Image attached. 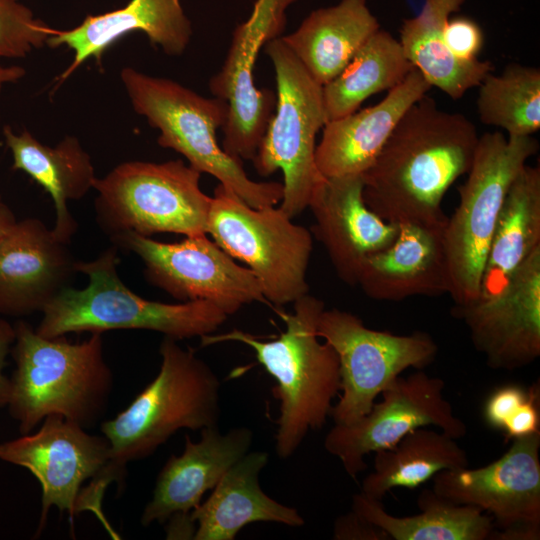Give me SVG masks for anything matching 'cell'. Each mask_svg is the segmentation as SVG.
I'll return each instance as SVG.
<instances>
[{"mask_svg": "<svg viewBox=\"0 0 540 540\" xmlns=\"http://www.w3.org/2000/svg\"><path fill=\"white\" fill-rule=\"evenodd\" d=\"M539 149L532 136L484 133L478 138L459 204L444 228L450 291L456 305L481 293L486 258L508 190L527 160Z\"/></svg>", "mask_w": 540, "mask_h": 540, "instance_id": "52a82bcc", "label": "cell"}, {"mask_svg": "<svg viewBox=\"0 0 540 540\" xmlns=\"http://www.w3.org/2000/svg\"><path fill=\"white\" fill-rule=\"evenodd\" d=\"M479 119L504 129L508 136H531L540 128V70L516 63L479 85Z\"/></svg>", "mask_w": 540, "mask_h": 540, "instance_id": "1f68e13d", "label": "cell"}, {"mask_svg": "<svg viewBox=\"0 0 540 540\" xmlns=\"http://www.w3.org/2000/svg\"><path fill=\"white\" fill-rule=\"evenodd\" d=\"M333 538L336 540H390L384 531L361 518L353 510L336 519Z\"/></svg>", "mask_w": 540, "mask_h": 540, "instance_id": "8d00e7d4", "label": "cell"}, {"mask_svg": "<svg viewBox=\"0 0 540 540\" xmlns=\"http://www.w3.org/2000/svg\"><path fill=\"white\" fill-rule=\"evenodd\" d=\"M268 460L267 452H248L222 476L208 499L191 513L197 523L193 539L233 540L254 522L304 525L297 509L275 501L260 487L259 474Z\"/></svg>", "mask_w": 540, "mask_h": 540, "instance_id": "cb8c5ba5", "label": "cell"}, {"mask_svg": "<svg viewBox=\"0 0 540 540\" xmlns=\"http://www.w3.org/2000/svg\"><path fill=\"white\" fill-rule=\"evenodd\" d=\"M478 138L465 115L442 110L424 95L406 111L362 174L366 205L394 224H445L443 197L468 173Z\"/></svg>", "mask_w": 540, "mask_h": 540, "instance_id": "6da1fadb", "label": "cell"}, {"mask_svg": "<svg viewBox=\"0 0 540 540\" xmlns=\"http://www.w3.org/2000/svg\"><path fill=\"white\" fill-rule=\"evenodd\" d=\"M201 174L181 159L120 163L94 183L97 224L110 238L207 234L212 197L200 187Z\"/></svg>", "mask_w": 540, "mask_h": 540, "instance_id": "ba28073f", "label": "cell"}, {"mask_svg": "<svg viewBox=\"0 0 540 540\" xmlns=\"http://www.w3.org/2000/svg\"><path fill=\"white\" fill-rule=\"evenodd\" d=\"M295 1L256 0L248 19L234 29L225 61L209 81L214 97L228 104L222 148L241 161L254 158L276 105L273 91L255 85L258 54L281 36L286 11Z\"/></svg>", "mask_w": 540, "mask_h": 540, "instance_id": "9a60e30c", "label": "cell"}, {"mask_svg": "<svg viewBox=\"0 0 540 540\" xmlns=\"http://www.w3.org/2000/svg\"><path fill=\"white\" fill-rule=\"evenodd\" d=\"M317 334L337 354L342 395L332 406L335 424L350 425L365 416L381 391L406 369H423L438 351L432 337L421 331L396 335L366 327L356 315L324 309Z\"/></svg>", "mask_w": 540, "mask_h": 540, "instance_id": "8fae6325", "label": "cell"}, {"mask_svg": "<svg viewBox=\"0 0 540 540\" xmlns=\"http://www.w3.org/2000/svg\"><path fill=\"white\" fill-rule=\"evenodd\" d=\"M264 47L275 71L276 112L252 162L260 176L282 171L283 198L279 207L293 219L308 208L315 188L325 178L315 159L316 135L327 122L323 86L281 36Z\"/></svg>", "mask_w": 540, "mask_h": 540, "instance_id": "9c48e42d", "label": "cell"}, {"mask_svg": "<svg viewBox=\"0 0 540 540\" xmlns=\"http://www.w3.org/2000/svg\"><path fill=\"white\" fill-rule=\"evenodd\" d=\"M379 29L367 0H341L313 10L295 31L281 38L310 75L324 86L341 73Z\"/></svg>", "mask_w": 540, "mask_h": 540, "instance_id": "484cf974", "label": "cell"}, {"mask_svg": "<svg viewBox=\"0 0 540 540\" xmlns=\"http://www.w3.org/2000/svg\"><path fill=\"white\" fill-rule=\"evenodd\" d=\"M538 248L540 168L526 164L511 184L501 207L486 258L479 297L498 291Z\"/></svg>", "mask_w": 540, "mask_h": 540, "instance_id": "83f0119b", "label": "cell"}, {"mask_svg": "<svg viewBox=\"0 0 540 540\" xmlns=\"http://www.w3.org/2000/svg\"><path fill=\"white\" fill-rule=\"evenodd\" d=\"M15 331L11 352L16 369L7 407L20 433H31L49 415H60L85 429L94 426L113 389L102 333L72 343L65 336L43 337L25 321H18Z\"/></svg>", "mask_w": 540, "mask_h": 540, "instance_id": "277c9868", "label": "cell"}, {"mask_svg": "<svg viewBox=\"0 0 540 540\" xmlns=\"http://www.w3.org/2000/svg\"><path fill=\"white\" fill-rule=\"evenodd\" d=\"M362 174L324 178L315 188L308 208L313 232L323 244L338 277L356 286L364 261L389 246L398 225L374 213L363 198Z\"/></svg>", "mask_w": 540, "mask_h": 540, "instance_id": "ffe728a7", "label": "cell"}, {"mask_svg": "<svg viewBox=\"0 0 540 540\" xmlns=\"http://www.w3.org/2000/svg\"><path fill=\"white\" fill-rule=\"evenodd\" d=\"M431 87L414 68L376 105L326 122L315 152L321 175L363 174L406 111Z\"/></svg>", "mask_w": 540, "mask_h": 540, "instance_id": "603a6c76", "label": "cell"}, {"mask_svg": "<svg viewBox=\"0 0 540 540\" xmlns=\"http://www.w3.org/2000/svg\"><path fill=\"white\" fill-rule=\"evenodd\" d=\"M156 377L113 419L101 424L110 445V458L83 489L87 503L100 508L106 487L125 478L130 461L152 455L180 429L217 426L221 383L210 366L192 349L164 336Z\"/></svg>", "mask_w": 540, "mask_h": 540, "instance_id": "7a4b0ae2", "label": "cell"}, {"mask_svg": "<svg viewBox=\"0 0 540 540\" xmlns=\"http://www.w3.org/2000/svg\"><path fill=\"white\" fill-rule=\"evenodd\" d=\"M444 387L441 378L422 370L398 376L365 416L350 425L334 424L324 439L326 451L356 478L367 468L365 455L392 448L417 428L434 425L456 440L465 436L466 424L454 414Z\"/></svg>", "mask_w": 540, "mask_h": 540, "instance_id": "5bb4252c", "label": "cell"}, {"mask_svg": "<svg viewBox=\"0 0 540 540\" xmlns=\"http://www.w3.org/2000/svg\"><path fill=\"white\" fill-rule=\"evenodd\" d=\"M207 235L258 278L267 302L281 307L309 293L306 274L313 238L280 207L255 208L218 184Z\"/></svg>", "mask_w": 540, "mask_h": 540, "instance_id": "30bf717a", "label": "cell"}, {"mask_svg": "<svg viewBox=\"0 0 540 540\" xmlns=\"http://www.w3.org/2000/svg\"><path fill=\"white\" fill-rule=\"evenodd\" d=\"M530 387L525 389L517 384H507L495 389L487 398L484 406L486 423L498 430H503L507 421L526 401Z\"/></svg>", "mask_w": 540, "mask_h": 540, "instance_id": "e575fe53", "label": "cell"}, {"mask_svg": "<svg viewBox=\"0 0 540 540\" xmlns=\"http://www.w3.org/2000/svg\"><path fill=\"white\" fill-rule=\"evenodd\" d=\"M117 247L90 261H77L78 273L88 277L84 289L65 288L42 311L35 329L46 338L69 333L110 330H150L175 340L212 334L228 315L206 300L164 303L144 299L120 279Z\"/></svg>", "mask_w": 540, "mask_h": 540, "instance_id": "5b68a950", "label": "cell"}, {"mask_svg": "<svg viewBox=\"0 0 540 540\" xmlns=\"http://www.w3.org/2000/svg\"><path fill=\"white\" fill-rule=\"evenodd\" d=\"M26 74L24 67L19 65L4 66L0 64V94L3 88L9 84H13L22 79ZM1 127V114H0Z\"/></svg>", "mask_w": 540, "mask_h": 540, "instance_id": "f35d334b", "label": "cell"}, {"mask_svg": "<svg viewBox=\"0 0 540 540\" xmlns=\"http://www.w3.org/2000/svg\"><path fill=\"white\" fill-rule=\"evenodd\" d=\"M468 467L456 439L443 431L417 428L392 448L375 452L373 470L362 482V493L382 501L391 489H414L442 470Z\"/></svg>", "mask_w": 540, "mask_h": 540, "instance_id": "f546056e", "label": "cell"}, {"mask_svg": "<svg viewBox=\"0 0 540 540\" xmlns=\"http://www.w3.org/2000/svg\"><path fill=\"white\" fill-rule=\"evenodd\" d=\"M465 0H424L420 13L405 19L400 28V44L405 56L431 86L442 90L454 100L479 86L493 71L490 61H464L455 57L443 37L450 15L458 11Z\"/></svg>", "mask_w": 540, "mask_h": 540, "instance_id": "4316f807", "label": "cell"}, {"mask_svg": "<svg viewBox=\"0 0 540 540\" xmlns=\"http://www.w3.org/2000/svg\"><path fill=\"white\" fill-rule=\"evenodd\" d=\"M52 32L20 0H0V60L26 57L47 45Z\"/></svg>", "mask_w": 540, "mask_h": 540, "instance_id": "d6a6232c", "label": "cell"}, {"mask_svg": "<svg viewBox=\"0 0 540 540\" xmlns=\"http://www.w3.org/2000/svg\"><path fill=\"white\" fill-rule=\"evenodd\" d=\"M252 442L253 432L246 427L233 428L225 434L217 426L204 428L198 442L186 435L183 452L171 455L160 470L141 524L168 522V539H192L196 531L192 511L200 505L206 491L213 489L249 452Z\"/></svg>", "mask_w": 540, "mask_h": 540, "instance_id": "ac0fdd59", "label": "cell"}, {"mask_svg": "<svg viewBox=\"0 0 540 540\" xmlns=\"http://www.w3.org/2000/svg\"><path fill=\"white\" fill-rule=\"evenodd\" d=\"M539 392V384L530 386L528 398L507 421L502 430L507 439H514L540 431Z\"/></svg>", "mask_w": 540, "mask_h": 540, "instance_id": "d590c367", "label": "cell"}, {"mask_svg": "<svg viewBox=\"0 0 540 540\" xmlns=\"http://www.w3.org/2000/svg\"><path fill=\"white\" fill-rule=\"evenodd\" d=\"M114 246L135 253L146 280L181 302L206 300L228 316L244 305L267 302L256 275L238 264L207 234L165 243L134 232L110 238Z\"/></svg>", "mask_w": 540, "mask_h": 540, "instance_id": "7c38bea8", "label": "cell"}, {"mask_svg": "<svg viewBox=\"0 0 540 540\" xmlns=\"http://www.w3.org/2000/svg\"><path fill=\"white\" fill-rule=\"evenodd\" d=\"M38 218L16 223L0 239V314L42 312L77 272L69 246Z\"/></svg>", "mask_w": 540, "mask_h": 540, "instance_id": "d6986e66", "label": "cell"}, {"mask_svg": "<svg viewBox=\"0 0 540 540\" xmlns=\"http://www.w3.org/2000/svg\"><path fill=\"white\" fill-rule=\"evenodd\" d=\"M110 458L106 437L93 435L60 415H49L35 433L0 444V460L24 467L39 481L42 509L37 536L55 506L72 520L85 481L95 478Z\"/></svg>", "mask_w": 540, "mask_h": 540, "instance_id": "2e32d148", "label": "cell"}, {"mask_svg": "<svg viewBox=\"0 0 540 540\" xmlns=\"http://www.w3.org/2000/svg\"><path fill=\"white\" fill-rule=\"evenodd\" d=\"M120 80L133 110L159 131L161 147L178 152L190 166L215 177L252 207L281 202L282 183L252 180L242 161L219 146L216 133L227 120L226 101L203 97L174 80L132 67L121 69Z\"/></svg>", "mask_w": 540, "mask_h": 540, "instance_id": "8992f818", "label": "cell"}, {"mask_svg": "<svg viewBox=\"0 0 540 540\" xmlns=\"http://www.w3.org/2000/svg\"><path fill=\"white\" fill-rule=\"evenodd\" d=\"M443 37L450 52L464 61L478 59L484 43L481 27L468 17L449 19L443 30Z\"/></svg>", "mask_w": 540, "mask_h": 540, "instance_id": "836d02e7", "label": "cell"}, {"mask_svg": "<svg viewBox=\"0 0 540 540\" xmlns=\"http://www.w3.org/2000/svg\"><path fill=\"white\" fill-rule=\"evenodd\" d=\"M397 225L393 242L364 261L357 285L368 297L383 301L449 294L446 223Z\"/></svg>", "mask_w": 540, "mask_h": 540, "instance_id": "7402d4cb", "label": "cell"}, {"mask_svg": "<svg viewBox=\"0 0 540 540\" xmlns=\"http://www.w3.org/2000/svg\"><path fill=\"white\" fill-rule=\"evenodd\" d=\"M453 312L489 367L515 370L534 362L540 355V248L498 291Z\"/></svg>", "mask_w": 540, "mask_h": 540, "instance_id": "e0dca14e", "label": "cell"}, {"mask_svg": "<svg viewBox=\"0 0 540 540\" xmlns=\"http://www.w3.org/2000/svg\"><path fill=\"white\" fill-rule=\"evenodd\" d=\"M3 135L12 156V169L26 173L49 193L56 212L52 232L69 243L78 226L68 203L83 198L97 179L90 155L71 135L53 147L41 143L26 129L16 133L5 126Z\"/></svg>", "mask_w": 540, "mask_h": 540, "instance_id": "d4e9b609", "label": "cell"}, {"mask_svg": "<svg viewBox=\"0 0 540 540\" xmlns=\"http://www.w3.org/2000/svg\"><path fill=\"white\" fill-rule=\"evenodd\" d=\"M17 219L12 209L0 197V239L11 229Z\"/></svg>", "mask_w": 540, "mask_h": 540, "instance_id": "ab89813d", "label": "cell"}, {"mask_svg": "<svg viewBox=\"0 0 540 540\" xmlns=\"http://www.w3.org/2000/svg\"><path fill=\"white\" fill-rule=\"evenodd\" d=\"M136 31L143 32L151 45L160 47L169 56L182 55L193 33L180 0H130L122 8L88 15L71 29H53L48 39V46H65L73 52L59 82L91 58L100 64L107 49Z\"/></svg>", "mask_w": 540, "mask_h": 540, "instance_id": "44dd1931", "label": "cell"}, {"mask_svg": "<svg viewBox=\"0 0 540 540\" xmlns=\"http://www.w3.org/2000/svg\"><path fill=\"white\" fill-rule=\"evenodd\" d=\"M512 440L501 457L484 467L438 472L432 490L488 514L494 524L491 540H539L540 431Z\"/></svg>", "mask_w": 540, "mask_h": 540, "instance_id": "4fadbf2b", "label": "cell"}, {"mask_svg": "<svg viewBox=\"0 0 540 540\" xmlns=\"http://www.w3.org/2000/svg\"><path fill=\"white\" fill-rule=\"evenodd\" d=\"M1 197V196H0Z\"/></svg>", "mask_w": 540, "mask_h": 540, "instance_id": "60d3db41", "label": "cell"}, {"mask_svg": "<svg viewBox=\"0 0 540 540\" xmlns=\"http://www.w3.org/2000/svg\"><path fill=\"white\" fill-rule=\"evenodd\" d=\"M16 338L15 326L0 319V408L8 406L12 392L11 379L3 374L6 356L11 350Z\"/></svg>", "mask_w": 540, "mask_h": 540, "instance_id": "74e56055", "label": "cell"}, {"mask_svg": "<svg viewBox=\"0 0 540 540\" xmlns=\"http://www.w3.org/2000/svg\"><path fill=\"white\" fill-rule=\"evenodd\" d=\"M420 513L390 515L382 501L360 492L352 497V510L393 540H491L492 518L480 509L456 504L423 489L417 498Z\"/></svg>", "mask_w": 540, "mask_h": 540, "instance_id": "f1b7e54d", "label": "cell"}, {"mask_svg": "<svg viewBox=\"0 0 540 540\" xmlns=\"http://www.w3.org/2000/svg\"><path fill=\"white\" fill-rule=\"evenodd\" d=\"M413 69L400 42L379 29L341 73L323 86L327 122L354 113L368 97L392 89Z\"/></svg>", "mask_w": 540, "mask_h": 540, "instance_id": "4dcf8cb0", "label": "cell"}, {"mask_svg": "<svg viewBox=\"0 0 540 540\" xmlns=\"http://www.w3.org/2000/svg\"><path fill=\"white\" fill-rule=\"evenodd\" d=\"M293 313L282 314L286 329L272 340L241 330L201 337V345L240 342L275 379L273 395L280 401L275 449L289 458L310 429L321 428L340 392L339 360L327 342H320L317 324L324 302L309 293L293 302Z\"/></svg>", "mask_w": 540, "mask_h": 540, "instance_id": "3957f363", "label": "cell"}]
</instances>
